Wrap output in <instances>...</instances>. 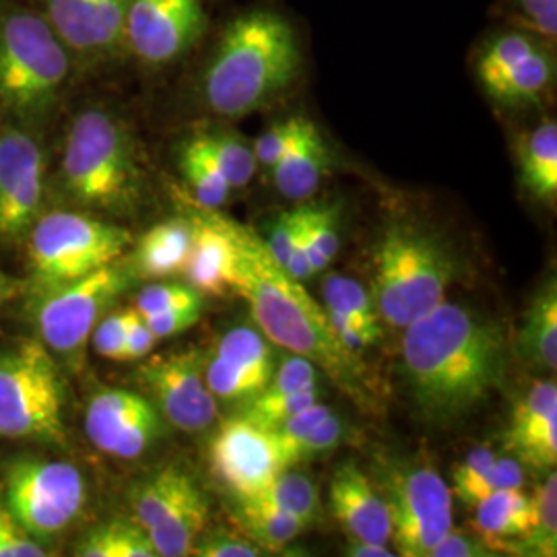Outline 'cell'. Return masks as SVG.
I'll use <instances>...</instances> for the list:
<instances>
[{
	"instance_id": "cell-43",
	"label": "cell",
	"mask_w": 557,
	"mask_h": 557,
	"mask_svg": "<svg viewBox=\"0 0 557 557\" xmlns=\"http://www.w3.org/2000/svg\"><path fill=\"white\" fill-rule=\"evenodd\" d=\"M205 304V296L197 292L186 281H168V278H156L153 283L145 285L135 299V310L140 317H153L172 308H184V306H199Z\"/></svg>"
},
{
	"instance_id": "cell-30",
	"label": "cell",
	"mask_w": 557,
	"mask_h": 557,
	"mask_svg": "<svg viewBox=\"0 0 557 557\" xmlns=\"http://www.w3.org/2000/svg\"><path fill=\"white\" fill-rule=\"evenodd\" d=\"M195 137L205 149V153L215 161L223 178L232 186V190L246 188L259 172V163L255 158L252 143L244 139L234 128H202Z\"/></svg>"
},
{
	"instance_id": "cell-50",
	"label": "cell",
	"mask_w": 557,
	"mask_h": 557,
	"mask_svg": "<svg viewBox=\"0 0 557 557\" xmlns=\"http://www.w3.org/2000/svg\"><path fill=\"white\" fill-rule=\"evenodd\" d=\"M496 556L494 552H490V547L481 541L478 533H465L458 529H450L438 545L434 547L430 557H483Z\"/></svg>"
},
{
	"instance_id": "cell-49",
	"label": "cell",
	"mask_w": 557,
	"mask_h": 557,
	"mask_svg": "<svg viewBox=\"0 0 557 557\" xmlns=\"http://www.w3.org/2000/svg\"><path fill=\"white\" fill-rule=\"evenodd\" d=\"M296 227H298V211H283L278 215L277 221L271 225V234L267 242L269 252L273 255V259L285 269L287 260L292 257L294 244H296Z\"/></svg>"
},
{
	"instance_id": "cell-32",
	"label": "cell",
	"mask_w": 557,
	"mask_h": 557,
	"mask_svg": "<svg viewBox=\"0 0 557 557\" xmlns=\"http://www.w3.org/2000/svg\"><path fill=\"white\" fill-rule=\"evenodd\" d=\"M79 557H158V552L139 522L110 520L89 529L75 545Z\"/></svg>"
},
{
	"instance_id": "cell-42",
	"label": "cell",
	"mask_w": 557,
	"mask_h": 557,
	"mask_svg": "<svg viewBox=\"0 0 557 557\" xmlns=\"http://www.w3.org/2000/svg\"><path fill=\"white\" fill-rule=\"evenodd\" d=\"M312 122L314 120L308 116L294 114V116L273 122L269 128H264L252 143L259 168L271 172L278 161L283 160V156L298 143L299 137L308 131Z\"/></svg>"
},
{
	"instance_id": "cell-10",
	"label": "cell",
	"mask_w": 557,
	"mask_h": 557,
	"mask_svg": "<svg viewBox=\"0 0 557 557\" xmlns=\"http://www.w3.org/2000/svg\"><path fill=\"white\" fill-rule=\"evenodd\" d=\"M126 259L114 260L85 277L36 292L34 324L41 343L60 358H79L96 324L131 287Z\"/></svg>"
},
{
	"instance_id": "cell-36",
	"label": "cell",
	"mask_w": 557,
	"mask_h": 557,
	"mask_svg": "<svg viewBox=\"0 0 557 557\" xmlns=\"http://www.w3.org/2000/svg\"><path fill=\"white\" fill-rule=\"evenodd\" d=\"M299 225L314 273H320L337 257V205H299Z\"/></svg>"
},
{
	"instance_id": "cell-15",
	"label": "cell",
	"mask_w": 557,
	"mask_h": 557,
	"mask_svg": "<svg viewBox=\"0 0 557 557\" xmlns=\"http://www.w3.org/2000/svg\"><path fill=\"white\" fill-rule=\"evenodd\" d=\"M137 379L156 400L161 418L180 432H207L220 416L218 398L205 382V359L197 349L140 363Z\"/></svg>"
},
{
	"instance_id": "cell-23",
	"label": "cell",
	"mask_w": 557,
	"mask_h": 557,
	"mask_svg": "<svg viewBox=\"0 0 557 557\" xmlns=\"http://www.w3.org/2000/svg\"><path fill=\"white\" fill-rule=\"evenodd\" d=\"M333 149L322 137L317 122H312L269 174L281 197L306 202L319 193L322 182L333 172Z\"/></svg>"
},
{
	"instance_id": "cell-4",
	"label": "cell",
	"mask_w": 557,
	"mask_h": 557,
	"mask_svg": "<svg viewBox=\"0 0 557 557\" xmlns=\"http://www.w3.org/2000/svg\"><path fill=\"white\" fill-rule=\"evenodd\" d=\"M59 186L64 197L89 211L108 215L137 211L147 174L128 122L106 108L81 110L62 147Z\"/></svg>"
},
{
	"instance_id": "cell-1",
	"label": "cell",
	"mask_w": 557,
	"mask_h": 557,
	"mask_svg": "<svg viewBox=\"0 0 557 557\" xmlns=\"http://www.w3.org/2000/svg\"><path fill=\"white\" fill-rule=\"evenodd\" d=\"M202 44L193 96L213 119L242 120L269 110L296 94L308 75V36L275 0L232 11Z\"/></svg>"
},
{
	"instance_id": "cell-39",
	"label": "cell",
	"mask_w": 557,
	"mask_h": 557,
	"mask_svg": "<svg viewBox=\"0 0 557 557\" xmlns=\"http://www.w3.org/2000/svg\"><path fill=\"white\" fill-rule=\"evenodd\" d=\"M320 400V386L301 388L296 393H267L260 391L259 395L248 398L242 409L239 418L248 419L264 430H273L281 425L285 419L294 418L306 407Z\"/></svg>"
},
{
	"instance_id": "cell-5",
	"label": "cell",
	"mask_w": 557,
	"mask_h": 557,
	"mask_svg": "<svg viewBox=\"0 0 557 557\" xmlns=\"http://www.w3.org/2000/svg\"><path fill=\"white\" fill-rule=\"evenodd\" d=\"M457 275L448 246L416 223L388 225L372 250V299L380 320L405 329L446 299Z\"/></svg>"
},
{
	"instance_id": "cell-47",
	"label": "cell",
	"mask_w": 557,
	"mask_h": 557,
	"mask_svg": "<svg viewBox=\"0 0 557 557\" xmlns=\"http://www.w3.org/2000/svg\"><path fill=\"white\" fill-rule=\"evenodd\" d=\"M190 556L197 557H259L262 556L259 545L250 539L239 537L225 531H202L195 541Z\"/></svg>"
},
{
	"instance_id": "cell-13",
	"label": "cell",
	"mask_w": 557,
	"mask_h": 557,
	"mask_svg": "<svg viewBox=\"0 0 557 557\" xmlns=\"http://www.w3.org/2000/svg\"><path fill=\"white\" fill-rule=\"evenodd\" d=\"M209 32L205 0H133L124 50L143 69L163 71L195 54Z\"/></svg>"
},
{
	"instance_id": "cell-51",
	"label": "cell",
	"mask_w": 557,
	"mask_h": 557,
	"mask_svg": "<svg viewBox=\"0 0 557 557\" xmlns=\"http://www.w3.org/2000/svg\"><path fill=\"white\" fill-rule=\"evenodd\" d=\"M158 341L160 338L153 335L149 324L133 308L131 320H128L126 341H124V358H122V361H139V359L149 358L151 351L156 349Z\"/></svg>"
},
{
	"instance_id": "cell-52",
	"label": "cell",
	"mask_w": 557,
	"mask_h": 557,
	"mask_svg": "<svg viewBox=\"0 0 557 557\" xmlns=\"http://www.w3.org/2000/svg\"><path fill=\"white\" fill-rule=\"evenodd\" d=\"M498 455L490 448V446H479L475 450H471L467 457L462 458L453 473V483H462L467 479L475 478L479 473H483Z\"/></svg>"
},
{
	"instance_id": "cell-16",
	"label": "cell",
	"mask_w": 557,
	"mask_h": 557,
	"mask_svg": "<svg viewBox=\"0 0 557 557\" xmlns=\"http://www.w3.org/2000/svg\"><path fill=\"white\" fill-rule=\"evenodd\" d=\"M77 66H101L126 57L124 27L133 0H38Z\"/></svg>"
},
{
	"instance_id": "cell-29",
	"label": "cell",
	"mask_w": 557,
	"mask_h": 557,
	"mask_svg": "<svg viewBox=\"0 0 557 557\" xmlns=\"http://www.w3.org/2000/svg\"><path fill=\"white\" fill-rule=\"evenodd\" d=\"M236 504L239 529L255 545H259L260 549L281 552L308 529L301 520L283 512L267 499L252 496L238 498Z\"/></svg>"
},
{
	"instance_id": "cell-48",
	"label": "cell",
	"mask_w": 557,
	"mask_h": 557,
	"mask_svg": "<svg viewBox=\"0 0 557 557\" xmlns=\"http://www.w3.org/2000/svg\"><path fill=\"white\" fill-rule=\"evenodd\" d=\"M202 308H205V304L184 306V308H172V310H165V312L153 314V317H143V319L149 324V329L153 331L156 337H176V335L190 331L199 322L202 317Z\"/></svg>"
},
{
	"instance_id": "cell-18",
	"label": "cell",
	"mask_w": 557,
	"mask_h": 557,
	"mask_svg": "<svg viewBox=\"0 0 557 557\" xmlns=\"http://www.w3.org/2000/svg\"><path fill=\"white\" fill-rule=\"evenodd\" d=\"M211 471L234 498L257 496L283 471L271 430L236 418L227 419L209 446Z\"/></svg>"
},
{
	"instance_id": "cell-35",
	"label": "cell",
	"mask_w": 557,
	"mask_h": 557,
	"mask_svg": "<svg viewBox=\"0 0 557 557\" xmlns=\"http://www.w3.org/2000/svg\"><path fill=\"white\" fill-rule=\"evenodd\" d=\"M322 296H324L322 306L343 312L345 317L354 320L368 337L379 343L382 337L379 310L374 306L372 294L359 281L333 273L324 278Z\"/></svg>"
},
{
	"instance_id": "cell-54",
	"label": "cell",
	"mask_w": 557,
	"mask_h": 557,
	"mask_svg": "<svg viewBox=\"0 0 557 557\" xmlns=\"http://www.w3.org/2000/svg\"><path fill=\"white\" fill-rule=\"evenodd\" d=\"M21 283L0 269V308L20 294Z\"/></svg>"
},
{
	"instance_id": "cell-22",
	"label": "cell",
	"mask_w": 557,
	"mask_h": 557,
	"mask_svg": "<svg viewBox=\"0 0 557 557\" xmlns=\"http://www.w3.org/2000/svg\"><path fill=\"white\" fill-rule=\"evenodd\" d=\"M271 434L283 469H296L301 462L335 450L343 444L347 430L343 419L319 400L294 418L285 419Z\"/></svg>"
},
{
	"instance_id": "cell-17",
	"label": "cell",
	"mask_w": 557,
	"mask_h": 557,
	"mask_svg": "<svg viewBox=\"0 0 557 557\" xmlns=\"http://www.w3.org/2000/svg\"><path fill=\"white\" fill-rule=\"evenodd\" d=\"M85 432L103 455L135 460L147 455L163 436L158 407L128 388H101L89 398Z\"/></svg>"
},
{
	"instance_id": "cell-9",
	"label": "cell",
	"mask_w": 557,
	"mask_h": 557,
	"mask_svg": "<svg viewBox=\"0 0 557 557\" xmlns=\"http://www.w3.org/2000/svg\"><path fill=\"white\" fill-rule=\"evenodd\" d=\"M471 73L483 96L508 112L537 110L556 91L557 44L494 23L471 48Z\"/></svg>"
},
{
	"instance_id": "cell-53",
	"label": "cell",
	"mask_w": 557,
	"mask_h": 557,
	"mask_svg": "<svg viewBox=\"0 0 557 557\" xmlns=\"http://www.w3.org/2000/svg\"><path fill=\"white\" fill-rule=\"evenodd\" d=\"M347 556L354 557H393L388 545H380L363 539L347 537Z\"/></svg>"
},
{
	"instance_id": "cell-46",
	"label": "cell",
	"mask_w": 557,
	"mask_h": 557,
	"mask_svg": "<svg viewBox=\"0 0 557 557\" xmlns=\"http://www.w3.org/2000/svg\"><path fill=\"white\" fill-rule=\"evenodd\" d=\"M131 312H133V306L131 308H122V310H114V312H108L96 324L89 341L94 343V349H96L98 356L106 359H114V361H122Z\"/></svg>"
},
{
	"instance_id": "cell-19",
	"label": "cell",
	"mask_w": 557,
	"mask_h": 557,
	"mask_svg": "<svg viewBox=\"0 0 557 557\" xmlns=\"http://www.w3.org/2000/svg\"><path fill=\"white\" fill-rule=\"evenodd\" d=\"M506 453L541 471L557 465L556 380H539L520 397L502 436Z\"/></svg>"
},
{
	"instance_id": "cell-7",
	"label": "cell",
	"mask_w": 557,
	"mask_h": 557,
	"mask_svg": "<svg viewBox=\"0 0 557 557\" xmlns=\"http://www.w3.org/2000/svg\"><path fill=\"white\" fill-rule=\"evenodd\" d=\"M64 400L59 361L40 338L0 347V438L62 446Z\"/></svg>"
},
{
	"instance_id": "cell-45",
	"label": "cell",
	"mask_w": 557,
	"mask_h": 557,
	"mask_svg": "<svg viewBox=\"0 0 557 557\" xmlns=\"http://www.w3.org/2000/svg\"><path fill=\"white\" fill-rule=\"evenodd\" d=\"M50 547L36 537H32L20 520L9 510L4 496L0 492V557H48Z\"/></svg>"
},
{
	"instance_id": "cell-3",
	"label": "cell",
	"mask_w": 557,
	"mask_h": 557,
	"mask_svg": "<svg viewBox=\"0 0 557 557\" xmlns=\"http://www.w3.org/2000/svg\"><path fill=\"white\" fill-rule=\"evenodd\" d=\"M221 221L238 250L234 294L248 304L260 333L275 347L314 361L358 407L370 409L374 397L368 368L338 341L324 306L273 259L255 230L225 215Z\"/></svg>"
},
{
	"instance_id": "cell-21",
	"label": "cell",
	"mask_w": 557,
	"mask_h": 557,
	"mask_svg": "<svg viewBox=\"0 0 557 557\" xmlns=\"http://www.w3.org/2000/svg\"><path fill=\"white\" fill-rule=\"evenodd\" d=\"M329 499L347 537L388 545L393 529L386 502L356 462H343L335 471Z\"/></svg>"
},
{
	"instance_id": "cell-24",
	"label": "cell",
	"mask_w": 557,
	"mask_h": 557,
	"mask_svg": "<svg viewBox=\"0 0 557 557\" xmlns=\"http://www.w3.org/2000/svg\"><path fill=\"white\" fill-rule=\"evenodd\" d=\"M193 244L190 218H172L147 230L126 259L135 278H168L184 271Z\"/></svg>"
},
{
	"instance_id": "cell-33",
	"label": "cell",
	"mask_w": 557,
	"mask_h": 557,
	"mask_svg": "<svg viewBox=\"0 0 557 557\" xmlns=\"http://www.w3.org/2000/svg\"><path fill=\"white\" fill-rule=\"evenodd\" d=\"M213 354L230 361L239 372L257 380L262 388L269 384L277 368V354L275 345L252 326H234L230 329L220 343L215 345Z\"/></svg>"
},
{
	"instance_id": "cell-14",
	"label": "cell",
	"mask_w": 557,
	"mask_h": 557,
	"mask_svg": "<svg viewBox=\"0 0 557 557\" xmlns=\"http://www.w3.org/2000/svg\"><path fill=\"white\" fill-rule=\"evenodd\" d=\"M46 153L29 126L0 128V242L23 244L44 213Z\"/></svg>"
},
{
	"instance_id": "cell-11",
	"label": "cell",
	"mask_w": 557,
	"mask_h": 557,
	"mask_svg": "<svg viewBox=\"0 0 557 557\" xmlns=\"http://www.w3.org/2000/svg\"><path fill=\"white\" fill-rule=\"evenodd\" d=\"M4 502L21 527L41 543L71 529L87 504V481L69 460L13 458L4 467Z\"/></svg>"
},
{
	"instance_id": "cell-44",
	"label": "cell",
	"mask_w": 557,
	"mask_h": 557,
	"mask_svg": "<svg viewBox=\"0 0 557 557\" xmlns=\"http://www.w3.org/2000/svg\"><path fill=\"white\" fill-rule=\"evenodd\" d=\"M205 382L213 397L227 403H246L262 391V384L239 372L238 368L218 354L205 361Z\"/></svg>"
},
{
	"instance_id": "cell-31",
	"label": "cell",
	"mask_w": 557,
	"mask_h": 557,
	"mask_svg": "<svg viewBox=\"0 0 557 557\" xmlns=\"http://www.w3.org/2000/svg\"><path fill=\"white\" fill-rule=\"evenodd\" d=\"M178 170L197 207L220 211L234 193L195 135L180 145Z\"/></svg>"
},
{
	"instance_id": "cell-40",
	"label": "cell",
	"mask_w": 557,
	"mask_h": 557,
	"mask_svg": "<svg viewBox=\"0 0 557 557\" xmlns=\"http://www.w3.org/2000/svg\"><path fill=\"white\" fill-rule=\"evenodd\" d=\"M535 520L529 535L518 543L529 556L554 557L557 554V478L556 469L535 492Z\"/></svg>"
},
{
	"instance_id": "cell-41",
	"label": "cell",
	"mask_w": 557,
	"mask_h": 557,
	"mask_svg": "<svg viewBox=\"0 0 557 557\" xmlns=\"http://www.w3.org/2000/svg\"><path fill=\"white\" fill-rule=\"evenodd\" d=\"M522 485H524L522 462H518L517 458L498 457L483 473L467 479L462 483H457L453 496H457L462 504L473 508L478 502L496 494V492L515 490Z\"/></svg>"
},
{
	"instance_id": "cell-25",
	"label": "cell",
	"mask_w": 557,
	"mask_h": 557,
	"mask_svg": "<svg viewBox=\"0 0 557 557\" xmlns=\"http://www.w3.org/2000/svg\"><path fill=\"white\" fill-rule=\"evenodd\" d=\"M473 508V527L494 554L499 549H517L535 520V499L524 494L522 487L496 492L478 502Z\"/></svg>"
},
{
	"instance_id": "cell-6",
	"label": "cell",
	"mask_w": 557,
	"mask_h": 557,
	"mask_svg": "<svg viewBox=\"0 0 557 557\" xmlns=\"http://www.w3.org/2000/svg\"><path fill=\"white\" fill-rule=\"evenodd\" d=\"M77 62L40 11H0V108L34 126L46 119Z\"/></svg>"
},
{
	"instance_id": "cell-20",
	"label": "cell",
	"mask_w": 557,
	"mask_h": 557,
	"mask_svg": "<svg viewBox=\"0 0 557 557\" xmlns=\"http://www.w3.org/2000/svg\"><path fill=\"white\" fill-rule=\"evenodd\" d=\"M190 255L184 264L186 283L202 296L223 298L234 294L238 278V250L223 227L220 211L195 205Z\"/></svg>"
},
{
	"instance_id": "cell-8",
	"label": "cell",
	"mask_w": 557,
	"mask_h": 557,
	"mask_svg": "<svg viewBox=\"0 0 557 557\" xmlns=\"http://www.w3.org/2000/svg\"><path fill=\"white\" fill-rule=\"evenodd\" d=\"M34 292L85 277L122 259L133 234L112 221L79 211L41 213L23 242Z\"/></svg>"
},
{
	"instance_id": "cell-28",
	"label": "cell",
	"mask_w": 557,
	"mask_h": 557,
	"mask_svg": "<svg viewBox=\"0 0 557 557\" xmlns=\"http://www.w3.org/2000/svg\"><path fill=\"white\" fill-rule=\"evenodd\" d=\"M518 354L529 366L556 372L557 287L549 281L529 306L518 333Z\"/></svg>"
},
{
	"instance_id": "cell-34",
	"label": "cell",
	"mask_w": 557,
	"mask_h": 557,
	"mask_svg": "<svg viewBox=\"0 0 557 557\" xmlns=\"http://www.w3.org/2000/svg\"><path fill=\"white\" fill-rule=\"evenodd\" d=\"M209 522V502L199 492L186 499L178 510L163 518L158 527L147 531L158 557L190 556V549Z\"/></svg>"
},
{
	"instance_id": "cell-37",
	"label": "cell",
	"mask_w": 557,
	"mask_h": 557,
	"mask_svg": "<svg viewBox=\"0 0 557 557\" xmlns=\"http://www.w3.org/2000/svg\"><path fill=\"white\" fill-rule=\"evenodd\" d=\"M257 498L271 502L283 512L301 520L306 527H310L319 515L320 494L317 483L306 473H299L294 469H283L277 478L271 481L269 487L257 494Z\"/></svg>"
},
{
	"instance_id": "cell-2",
	"label": "cell",
	"mask_w": 557,
	"mask_h": 557,
	"mask_svg": "<svg viewBox=\"0 0 557 557\" xmlns=\"http://www.w3.org/2000/svg\"><path fill=\"white\" fill-rule=\"evenodd\" d=\"M403 331V376L430 423L460 421L504 386L506 333L475 308L444 299Z\"/></svg>"
},
{
	"instance_id": "cell-26",
	"label": "cell",
	"mask_w": 557,
	"mask_h": 557,
	"mask_svg": "<svg viewBox=\"0 0 557 557\" xmlns=\"http://www.w3.org/2000/svg\"><path fill=\"white\" fill-rule=\"evenodd\" d=\"M518 182L531 199L543 205L557 200V122L543 119L517 139Z\"/></svg>"
},
{
	"instance_id": "cell-27",
	"label": "cell",
	"mask_w": 557,
	"mask_h": 557,
	"mask_svg": "<svg viewBox=\"0 0 557 557\" xmlns=\"http://www.w3.org/2000/svg\"><path fill=\"white\" fill-rule=\"evenodd\" d=\"M199 492L197 481L186 469L178 465L161 467L133 487L128 499L133 520L139 522L145 531H151Z\"/></svg>"
},
{
	"instance_id": "cell-38",
	"label": "cell",
	"mask_w": 557,
	"mask_h": 557,
	"mask_svg": "<svg viewBox=\"0 0 557 557\" xmlns=\"http://www.w3.org/2000/svg\"><path fill=\"white\" fill-rule=\"evenodd\" d=\"M490 20L557 44V0H496Z\"/></svg>"
},
{
	"instance_id": "cell-12",
	"label": "cell",
	"mask_w": 557,
	"mask_h": 557,
	"mask_svg": "<svg viewBox=\"0 0 557 557\" xmlns=\"http://www.w3.org/2000/svg\"><path fill=\"white\" fill-rule=\"evenodd\" d=\"M382 498L391 515V541L398 556H432L442 537L455 527L453 492L434 469L393 471Z\"/></svg>"
}]
</instances>
